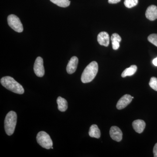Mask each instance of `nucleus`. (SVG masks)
Returning <instances> with one entry per match:
<instances>
[{"label":"nucleus","instance_id":"f257e3e1","mask_svg":"<svg viewBox=\"0 0 157 157\" xmlns=\"http://www.w3.org/2000/svg\"><path fill=\"white\" fill-rule=\"evenodd\" d=\"M1 83L4 87L12 92L22 94L25 90L22 86L11 76L3 77L1 79Z\"/></svg>","mask_w":157,"mask_h":157},{"label":"nucleus","instance_id":"f03ea898","mask_svg":"<svg viewBox=\"0 0 157 157\" xmlns=\"http://www.w3.org/2000/svg\"><path fill=\"white\" fill-rule=\"evenodd\" d=\"M98 65L96 61L90 63L86 67L81 76V81L83 83L90 82L94 78L98 73Z\"/></svg>","mask_w":157,"mask_h":157},{"label":"nucleus","instance_id":"7ed1b4c3","mask_svg":"<svg viewBox=\"0 0 157 157\" xmlns=\"http://www.w3.org/2000/svg\"><path fill=\"white\" fill-rule=\"evenodd\" d=\"M17 113L11 111L7 113L5 120V129L9 136L13 135L17 123Z\"/></svg>","mask_w":157,"mask_h":157},{"label":"nucleus","instance_id":"20e7f679","mask_svg":"<svg viewBox=\"0 0 157 157\" xmlns=\"http://www.w3.org/2000/svg\"><path fill=\"white\" fill-rule=\"evenodd\" d=\"M37 142L43 148L49 149L53 145L52 140L49 135L45 132H40L37 135Z\"/></svg>","mask_w":157,"mask_h":157},{"label":"nucleus","instance_id":"39448f33","mask_svg":"<svg viewBox=\"0 0 157 157\" xmlns=\"http://www.w3.org/2000/svg\"><path fill=\"white\" fill-rule=\"evenodd\" d=\"M8 23L9 26L17 33H22L23 27L19 17L14 14H10L8 17Z\"/></svg>","mask_w":157,"mask_h":157},{"label":"nucleus","instance_id":"423d86ee","mask_svg":"<svg viewBox=\"0 0 157 157\" xmlns=\"http://www.w3.org/2000/svg\"><path fill=\"white\" fill-rule=\"evenodd\" d=\"M34 70L37 76L42 77L45 74V69L43 66V59L41 57H38L35 61Z\"/></svg>","mask_w":157,"mask_h":157},{"label":"nucleus","instance_id":"0eeeda50","mask_svg":"<svg viewBox=\"0 0 157 157\" xmlns=\"http://www.w3.org/2000/svg\"><path fill=\"white\" fill-rule=\"evenodd\" d=\"M132 96L129 94H125L120 98L117 104L116 107L118 109H122L129 105L132 101Z\"/></svg>","mask_w":157,"mask_h":157},{"label":"nucleus","instance_id":"6e6552de","mask_svg":"<svg viewBox=\"0 0 157 157\" xmlns=\"http://www.w3.org/2000/svg\"><path fill=\"white\" fill-rule=\"evenodd\" d=\"M109 135L113 140L120 142L122 139L123 133L118 127L112 126L109 131Z\"/></svg>","mask_w":157,"mask_h":157},{"label":"nucleus","instance_id":"1a4fd4ad","mask_svg":"<svg viewBox=\"0 0 157 157\" xmlns=\"http://www.w3.org/2000/svg\"><path fill=\"white\" fill-rule=\"evenodd\" d=\"M78 62L77 57L73 56L71 58L67 67V71L68 74H72L75 73L77 69Z\"/></svg>","mask_w":157,"mask_h":157},{"label":"nucleus","instance_id":"9d476101","mask_svg":"<svg viewBox=\"0 0 157 157\" xmlns=\"http://www.w3.org/2000/svg\"><path fill=\"white\" fill-rule=\"evenodd\" d=\"M98 41L100 45L107 47L109 45V36L107 32H102L98 34Z\"/></svg>","mask_w":157,"mask_h":157},{"label":"nucleus","instance_id":"9b49d317","mask_svg":"<svg viewBox=\"0 0 157 157\" xmlns=\"http://www.w3.org/2000/svg\"><path fill=\"white\" fill-rule=\"evenodd\" d=\"M145 16L150 21H154L157 19V7L154 5L149 6L147 9Z\"/></svg>","mask_w":157,"mask_h":157},{"label":"nucleus","instance_id":"f8f14e48","mask_svg":"<svg viewBox=\"0 0 157 157\" xmlns=\"http://www.w3.org/2000/svg\"><path fill=\"white\" fill-rule=\"evenodd\" d=\"M132 126L135 132L140 134L143 132L146 126V124L142 120H137L134 121L132 123Z\"/></svg>","mask_w":157,"mask_h":157},{"label":"nucleus","instance_id":"ddd939ff","mask_svg":"<svg viewBox=\"0 0 157 157\" xmlns=\"http://www.w3.org/2000/svg\"><path fill=\"white\" fill-rule=\"evenodd\" d=\"M58 104V108L59 110L61 112H65L68 108L67 101L64 98L59 97L57 99Z\"/></svg>","mask_w":157,"mask_h":157},{"label":"nucleus","instance_id":"4468645a","mask_svg":"<svg viewBox=\"0 0 157 157\" xmlns=\"http://www.w3.org/2000/svg\"><path fill=\"white\" fill-rule=\"evenodd\" d=\"M89 135L90 137L99 138L101 137V131L99 129L98 125L93 124L90 128Z\"/></svg>","mask_w":157,"mask_h":157},{"label":"nucleus","instance_id":"2eb2a0df","mask_svg":"<svg viewBox=\"0 0 157 157\" xmlns=\"http://www.w3.org/2000/svg\"><path fill=\"white\" fill-rule=\"evenodd\" d=\"M137 70V67L136 65H132L130 67L127 68L122 73L121 76L125 77L127 76H131L134 75Z\"/></svg>","mask_w":157,"mask_h":157},{"label":"nucleus","instance_id":"dca6fc26","mask_svg":"<svg viewBox=\"0 0 157 157\" xmlns=\"http://www.w3.org/2000/svg\"><path fill=\"white\" fill-rule=\"evenodd\" d=\"M52 2L56 4L59 7L66 8L70 6V2L69 0H50Z\"/></svg>","mask_w":157,"mask_h":157},{"label":"nucleus","instance_id":"f3484780","mask_svg":"<svg viewBox=\"0 0 157 157\" xmlns=\"http://www.w3.org/2000/svg\"><path fill=\"white\" fill-rule=\"evenodd\" d=\"M138 3V0H124V5L127 8H133L137 6Z\"/></svg>","mask_w":157,"mask_h":157},{"label":"nucleus","instance_id":"a211bd4d","mask_svg":"<svg viewBox=\"0 0 157 157\" xmlns=\"http://www.w3.org/2000/svg\"><path fill=\"white\" fill-rule=\"evenodd\" d=\"M148 41L157 47V34H152L148 36Z\"/></svg>","mask_w":157,"mask_h":157},{"label":"nucleus","instance_id":"6ab92c4d","mask_svg":"<svg viewBox=\"0 0 157 157\" xmlns=\"http://www.w3.org/2000/svg\"><path fill=\"white\" fill-rule=\"evenodd\" d=\"M150 86L152 89L157 91V78L155 77H152L151 78L149 83Z\"/></svg>","mask_w":157,"mask_h":157},{"label":"nucleus","instance_id":"aec40b11","mask_svg":"<svg viewBox=\"0 0 157 157\" xmlns=\"http://www.w3.org/2000/svg\"><path fill=\"white\" fill-rule=\"evenodd\" d=\"M111 42H120L121 41V38L117 33L113 34L111 37Z\"/></svg>","mask_w":157,"mask_h":157},{"label":"nucleus","instance_id":"412c9836","mask_svg":"<svg viewBox=\"0 0 157 157\" xmlns=\"http://www.w3.org/2000/svg\"><path fill=\"white\" fill-rule=\"evenodd\" d=\"M112 48L114 50H117L120 47V42H112Z\"/></svg>","mask_w":157,"mask_h":157},{"label":"nucleus","instance_id":"4be33fe9","mask_svg":"<svg viewBox=\"0 0 157 157\" xmlns=\"http://www.w3.org/2000/svg\"><path fill=\"white\" fill-rule=\"evenodd\" d=\"M154 156L157 157V143L155 144L153 149Z\"/></svg>","mask_w":157,"mask_h":157},{"label":"nucleus","instance_id":"5701e85b","mask_svg":"<svg viewBox=\"0 0 157 157\" xmlns=\"http://www.w3.org/2000/svg\"><path fill=\"white\" fill-rule=\"evenodd\" d=\"M121 1V0H108V3L109 4H117Z\"/></svg>","mask_w":157,"mask_h":157},{"label":"nucleus","instance_id":"b1692460","mask_svg":"<svg viewBox=\"0 0 157 157\" xmlns=\"http://www.w3.org/2000/svg\"><path fill=\"white\" fill-rule=\"evenodd\" d=\"M152 63L155 66L157 67V57L155 58L153 60Z\"/></svg>","mask_w":157,"mask_h":157},{"label":"nucleus","instance_id":"393cba45","mask_svg":"<svg viewBox=\"0 0 157 157\" xmlns=\"http://www.w3.org/2000/svg\"><path fill=\"white\" fill-rule=\"evenodd\" d=\"M132 99H134V97H132Z\"/></svg>","mask_w":157,"mask_h":157},{"label":"nucleus","instance_id":"a878e982","mask_svg":"<svg viewBox=\"0 0 157 157\" xmlns=\"http://www.w3.org/2000/svg\"><path fill=\"white\" fill-rule=\"evenodd\" d=\"M51 148L52 149H53V147H51Z\"/></svg>","mask_w":157,"mask_h":157}]
</instances>
